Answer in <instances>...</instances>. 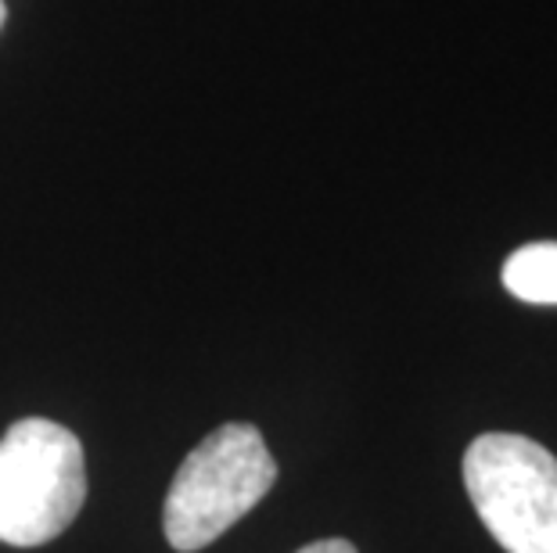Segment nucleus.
<instances>
[{
	"instance_id": "1",
	"label": "nucleus",
	"mask_w": 557,
	"mask_h": 553,
	"mask_svg": "<svg viewBox=\"0 0 557 553\" xmlns=\"http://www.w3.org/2000/svg\"><path fill=\"white\" fill-rule=\"evenodd\" d=\"M277 461L256 425H223L184 456L162 507L173 550L195 553L238 525L274 489Z\"/></svg>"
},
{
	"instance_id": "5",
	"label": "nucleus",
	"mask_w": 557,
	"mask_h": 553,
	"mask_svg": "<svg viewBox=\"0 0 557 553\" xmlns=\"http://www.w3.org/2000/svg\"><path fill=\"white\" fill-rule=\"evenodd\" d=\"M295 553H357V546L349 539H317V543L295 550Z\"/></svg>"
},
{
	"instance_id": "4",
	"label": "nucleus",
	"mask_w": 557,
	"mask_h": 553,
	"mask_svg": "<svg viewBox=\"0 0 557 553\" xmlns=\"http://www.w3.org/2000/svg\"><path fill=\"white\" fill-rule=\"evenodd\" d=\"M504 288L532 305H557V241H532L507 255Z\"/></svg>"
},
{
	"instance_id": "3",
	"label": "nucleus",
	"mask_w": 557,
	"mask_h": 553,
	"mask_svg": "<svg viewBox=\"0 0 557 553\" xmlns=\"http://www.w3.org/2000/svg\"><path fill=\"white\" fill-rule=\"evenodd\" d=\"M465 489L507 553H557V456L529 435L485 431L465 453Z\"/></svg>"
},
{
	"instance_id": "6",
	"label": "nucleus",
	"mask_w": 557,
	"mask_h": 553,
	"mask_svg": "<svg viewBox=\"0 0 557 553\" xmlns=\"http://www.w3.org/2000/svg\"><path fill=\"white\" fill-rule=\"evenodd\" d=\"M0 26H4V0H0Z\"/></svg>"
},
{
	"instance_id": "2",
	"label": "nucleus",
	"mask_w": 557,
	"mask_h": 553,
	"mask_svg": "<svg viewBox=\"0 0 557 553\" xmlns=\"http://www.w3.org/2000/svg\"><path fill=\"white\" fill-rule=\"evenodd\" d=\"M87 500L83 445L65 425L22 417L0 439V543L44 546Z\"/></svg>"
}]
</instances>
